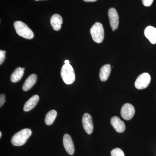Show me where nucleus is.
I'll return each mask as SVG.
<instances>
[{
    "mask_svg": "<svg viewBox=\"0 0 156 156\" xmlns=\"http://www.w3.org/2000/svg\"><path fill=\"white\" fill-rule=\"evenodd\" d=\"M111 154L112 156H125L124 152L119 148L113 149L111 153Z\"/></svg>",
    "mask_w": 156,
    "mask_h": 156,
    "instance_id": "18",
    "label": "nucleus"
},
{
    "mask_svg": "<svg viewBox=\"0 0 156 156\" xmlns=\"http://www.w3.org/2000/svg\"><path fill=\"white\" fill-rule=\"evenodd\" d=\"M108 15L109 19L110 24L113 31H115L118 28L119 22V14L116 10L114 8L109 9Z\"/></svg>",
    "mask_w": 156,
    "mask_h": 156,
    "instance_id": "7",
    "label": "nucleus"
},
{
    "mask_svg": "<svg viewBox=\"0 0 156 156\" xmlns=\"http://www.w3.org/2000/svg\"><path fill=\"white\" fill-rule=\"evenodd\" d=\"M63 145L66 150L70 155L74 154L75 147L71 137L69 134H65L63 138Z\"/></svg>",
    "mask_w": 156,
    "mask_h": 156,
    "instance_id": "10",
    "label": "nucleus"
},
{
    "mask_svg": "<svg viewBox=\"0 0 156 156\" xmlns=\"http://www.w3.org/2000/svg\"><path fill=\"white\" fill-rule=\"evenodd\" d=\"M135 110L134 106L131 104L126 103L123 105L121 109V116L124 119H131L135 114Z\"/></svg>",
    "mask_w": 156,
    "mask_h": 156,
    "instance_id": "6",
    "label": "nucleus"
},
{
    "mask_svg": "<svg viewBox=\"0 0 156 156\" xmlns=\"http://www.w3.org/2000/svg\"><path fill=\"white\" fill-rule=\"evenodd\" d=\"M61 76L63 82L67 85L73 84L75 80V74L72 66L65 64L62 66L61 71Z\"/></svg>",
    "mask_w": 156,
    "mask_h": 156,
    "instance_id": "3",
    "label": "nucleus"
},
{
    "mask_svg": "<svg viewBox=\"0 0 156 156\" xmlns=\"http://www.w3.org/2000/svg\"><path fill=\"white\" fill-rule=\"evenodd\" d=\"M2 132H0V137H2Z\"/></svg>",
    "mask_w": 156,
    "mask_h": 156,
    "instance_id": "24",
    "label": "nucleus"
},
{
    "mask_svg": "<svg viewBox=\"0 0 156 156\" xmlns=\"http://www.w3.org/2000/svg\"><path fill=\"white\" fill-rule=\"evenodd\" d=\"M85 2H95L97 0H83Z\"/></svg>",
    "mask_w": 156,
    "mask_h": 156,
    "instance_id": "22",
    "label": "nucleus"
},
{
    "mask_svg": "<svg viewBox=\"0 0 156 156\" xmlns=\"http://www.w3.org/2000/svg\"><path fill=\"white\" fill-rule=\"evenodd\" d=\"M5 95L3 94H1L0 95V107H2L4 103L5 102Z\"/></svg>",
    "mask_w": 156,
    "mask_h": 156,
    "instance_id": "21",
    "label": "nucleus"
},
{
    "mask_svg": "<svg viewBox=\"0 0 156 156\" xmlns=\"http://www.w3.org/2000/svg\"><path fill=\"white\" fill-rule=\"evenodd\" d=\"M151 76L148 73H143L137 78L135 82L136 89L141 90L147 88L150 83Z\"/></svg>",
    "mask_w": 156,
    "mask_h": 156,
    "instance_id": "5",
    "label": "nucleus"
},
{
    "mask_svg": "<svg viewBox=\"0 0 156 156\" xmlns=\"http://www.w3.org/2000/svg\"><path fill=\"white\" fill-rule=\"evenodd\" d=\"M90 34L93 41L97 43L103 41L104 38V30L103 26L99 22L95 23L91 29Z\"/></svg>",
    "mask_w": 156,
    "mask_h": 156,
    "instance_id": "4",
    "label": "nucleus"
},
{
    "mask_svg": "<svg viewBox=\"0 0 156 156\" xmlns=\"http://www.w3.org/2000/svg\"><path fill=\"white\" fill-rule=\"evenodd\" d=\"M23 70H25V68H23Z\"/></svg>",
    "mask_w": 156,
    "mask_h": 156,
    "instance_id": "26",
    "label": "nucleus"
},
{
    "mask_svg": "<svg viewBox=\"0 0 156 156\" xmlns=\"http://www.w3.org/2000/svg\"><path fill=\"white\" fill-rule=\"evenodd\" d=\"M14 25L16 33L20 36L29 40L33 38V32L25 23L17 21L14 23Z\"/></svg>",
    "mask_w": 156,
    "mask_h": 156,
    "instance_id": "2",
    "label": "nucleus"
},
{
    "mask_svg": "<svg viewBox=\"0 0 156 156\" xmlns=\"http://www.w3.org/2000/svg\"><path fill=\"white\" fill-rule=\"evenodd\" d=\"M65 64H69V60H66L64 62Z\"/></svg>",
    "mask_w": 156,
    "mask_h": 156,
    "instance_id": "23",
    "label": "nucleus"
},
{
    "mask_svg": "<svg viewBox=\"0 0 156 156\" xmlns=\"http://www.w3.org/2000/svg\"><path fill=\"white\" fill-rule=\"evenodd\" d=\"M36 1H45V0H35Z\"/></svg>",
    "mask_w": 156,
    "mask_h": 156,
    "instance_id": "25",
    "label": "nucleus"
},
{
    "mask_svg": "<svg viewBox=\"0 0 156 156\" xmlns=\"http://www.w3.org/2000/svg\"><path fill=\"white\" fill-rule=\"evenodd\" d=\"M111 124L116 131L118 133H123L126 130L125 123L119 117L114 116L111 120Z\"/></svg>",
    "mask_w": 156,
    "mask_h": 156,
    "instance_id": "9",
    "label": "nucleus"
},
{
    "mask_svg": "<svg viewBox=\"0 0 156 156\" xmlns=\"http://www.w3.org/2000/svg\"><path fill=\"white\" fill-rule=\"evenodd\" d=\"M37 81V76L36 74H32L26 80L23 86L22 89L24 91H27L31 89Z\"/></svg>",
    "mask_w": 156,
    "mask_h": 156,
    "instance_id": "14",
    "label": "nucleus"
},
{
    "mask_svg": "<svg viewBox=\"0 0 156 156\" xmlns=\"http://www.w3.org/2000/svg\"><path fill=\"white\" fill-rule=\"evenodd\" d=\"M111 72V67L109 64L103 66L101 69L99 73V78L101 81L105 82L107 80Z\"/></svg>",
    "mask_w": 156,
    "mask_h": 156,
    "instance_id": "15",
    "label": "nucleus"
},
{
    "mask_svg": "<svg viewBox=\"0 0 156 156\" xmlns=\"http://www.w3.org/2000/svg\"><path fill=\"white\" fill-rule=\"evenodd\" d=\"M39 100L38 95H34L25 104L23 107V110L25 112H29L33 109L37 104Z\"/></svg>",
    "mask_w": 156,
    "mask_h": 156,
    "instance_id": "13",
    "label": "nucleus"
},
{
    "mask_svg": "<svg viewBox=\"0 0 156 156\" xmlns=\"http://www.w3.org/2000/svg\"><path fill=\"white\" fill-rule=\"evenodd\" d=\"M142 2L144 5L146 7H149L151 5L154 0H142Z\"/></svg>",
    "mask_w": 156,
    "mask_h": 156,
    "instance_id": "20",
    "label": "nucleus"
},
{
    "mask_svg": "<svg viewBox=\"0 0 156 156\" xmlns=\"http://www.w3.org/2000/svg\"><path fill=\"white\" fill-rule=\"evenodd\" d=\"M24 74V70L21 67H18L11 74V80L12 83H16L22 79Z\"/></svg>",
    "mask_w": 156,
    "mask_h": 156,
    "instance_id": "16",
    "label": "nucleus"
},
{
    "mask_svg": "<svg viewBox=\"0 0 156 156\" xmlns=\"http://www.w3.org/2000/svg\"><path fill=\"white\" fill-rule=\"evenodd\" d=\"M62 23V17L59 14H54L50 19V24L55 30H60L61 28V25Z\"/></svg>",
    "mask_w": 156,
    "mask_h": 156,
    "instance_id": "12",
    "label": "nucleus"
},
{
    "mask_svg": "<svg viewBox=\"0 0 156 156\" xmlns=\"http://www.w3.org/2000/svg\"><path fill=\"white\" fill-rule=\"evenodd\" d=\"M144 35L152 44H156V28L154 27L148 26L144 30Z\"/></svg>",
    "mask_w": 156,
    "mask_h": 156,
    "instance_id": "11",
    "label": "nucleus"
},
{
    "mask_svg": "<svg viewBox=\"0 0 156 156\" xmlns=\"http://www.w3.org/2000/svg\"><path fill=\"white\" fill-rule=\"evenodd\" d=\"M32 131L28 128H25L16 133L11 139V144L15 146L24 145L30 137Z\"/></svg>",
    "mask_w": 156,
    "mask_h": 156,
    "instance_id": "1",
    "label": "nucleus"
},
{
    "mask_svg": "<svg viewBox=\"0 0 156 156\" xmlns=\"http://www.w3.org/2000/svg\"><path fill=\"white\" fill-rule=\"evenodd\" d=\"M5 51L0 50V64H2L5 58Z\"/></svg>",
    "mask_w": 156,
    "mask_h": 156,
    "instance_id": "19",
    "label": "nucleus"
},
{
    "mask_svg": "<svg viewBox=\"0 0 156 156\" xmlns=\"http://www.w3.org/2000/svg\"><path fill=\"white\" fill-rule=\"evenodd\" d=\"M57 112L54 110L50 111L47 114L45 118V122L46 125L50 126L53 124L57 116Z\"/></svg>",
    "mask_w": 156,
    "mask_h": 156,
    "instance_id": "17",
    "label": "nucleus"
},
{
    "mask_svg": "<svg viewBox=\"0 0 156 156\" xmlns=\"http://www.w3.org/2000/svg\"><path fill=\"white\" fill-rule=\"evenodd\" d=\"M84 130L88 134H92L93 131V124L92 117L89 114L85 113L82 119Z\"/></svg>",
    "mask_w": 156,
    "mask_h": 156,
    "instance_id": "8",
    "label": "nucleus"
}]
</instances>
